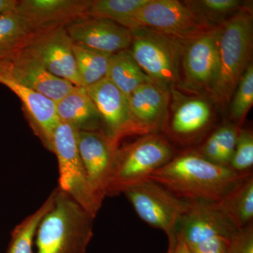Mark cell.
I'll list each match as a JSON object with an SVG mask.
<instances>
[{
    "label": "cell",
    "mask_w": 253,
    "mask_h": 253,
    "mask_svg": "<svg viewBox=\"0 0 253 253\" xmlns=\"http://www.w3.org/2000/svg\"><path fill=\"white\" fill-rule=\"evenodd\" d=\"M78 150L88 179L104 201L119 143L104 131H77Z\"/></svg>",
    "instance_id": "cell-15"
},
{
    "label": "cell",
    "mask_w": 253,
    "mask_h": 253,
    "mask_svg": "<svg viewBox=\"0 0 253 253\" xmlns=\"http://www.w3.org/2000/svg\"><path fill=\"white\" fill-rule=\"evenodd\" d=\"M66 30L75 44L110 54L129 49L132 41L130 30L107 18L86 16Z\"/></svg>",
    "instance_id": "cell-16"
},
{
    "label": "cell",
    "mask_w": 253,
    "mask_h": 253,
    "mask_svg": "<svg viewBox=\"0 0 253 253\" xmlns=\"http://www.w3.org/2000/svg\"><path fill=\"white\" fill-rule=\"evenodd\" d=\"M218 204L238 229L253 223V173L241 176Z\"/></svg>",
    "instance_id": "cell-20"
},
{
    "label": "cell",
    "mask_w": 253,
    "mask_h": 253,
    "mask_svg": "<svg viewBox=\"0 0 253 253\" xmlns=\"http://www.w3.org/2000/svg\"><path fill=\"white\" fill-rule=\"evenodd\" d=\"M242 176L198 152H188L174 156L149 179L184 201L218 203Z\"/></svg>",
    "instance_id": "cell-1"
},
{
    "label": "cell",
    "mask_w": 253,
    "mask_h": 253,
    "mask_svg": "<svg viewBox=\"0 0 253 253\" xmlns=\"http://www.w3.org/2000/svg\"><path fill=\"white\" fill-rule=\"evenodd\" d=\"M228 253H253V224L236 231L231 238Z\"/></svg>",
    "instance_id": "cell-31"
},
{
    "label": "cell",
    "mask_w": 253,
    "mask_h": 253,
    "mask_svg": "<svg viewBox=\"0 0 253 253\" xmlns=\"http://www.w3.org/2000/svg\"><path fill=\"white\" fill-rule=\"evenodd\" d=\"M212 111L208 101L200 97L188 98L174 111L170 130L183 139L201 132L209 124Z\"/></svg>",
    "instance_id": "cell-21"
},
{
    "label": "cell",
    "mask_w": 253,
    "mask_h": 253,
    "mask_svg": "<svg viewBox=\"0 0 253 253\" xmlns=\"http://www.w3.org/2000/svg\"><path fill=\"white\" fill-rule=\"evenodd\" d=\"M149 0H91L89 16L107 18L129 30L136 11Z\"/></svg>",
    "instance_id": "cell-26"
},
{
    "label": "cell",
    "mask_w": 253,
    "mask_h": 253,
    "mask_svg": "<svg viewBox=\"0 0 253 253\" xmlns=\"http://www.w3.org/2000/svg\"><path fill=\"white\" fill-rule=\"evenodd\" d=\"M91 0H21L14 11L32 34L89 16Z\"/></svg>",
    "instance_id": "cell-14"
},
{
    "label": "cell",
    "mask_w": 253,
    "mask_h": 253,
    "mask_svg": "<svg viewBox=\"0 0 253 253\" xmlns=\"http://www.w3.org/2000/svg\"><path fill=\"white\" fill-rule=\"evenodd\" d=\"M77 129L60 122L53 136V151L57 158L59 188L96 217L103 201L91 187L78 146Z\"/></svg>",
    "instance_id": "cell-8"
},
{
    "label": "cell",
    "mask_w": 253,
    "mask_h": 253,
    "mask_svg": "<svg viewBox=\"0 0 253 253\" xmlns=\"http://www.w3.org/2000/svg\"><path fill=\"white\" fill-rule=\"evenodd\" d=\"M238 230L218 203L187 201L176 236L190 253H228Z\"/></svg>",
    "instance_id": "cell-5"
},
{
    "label": "cell",
    "mask_w": 253,
    "mask_h": 253,
    "mask_svg": "<svg viewBox=\"0 0 253 253\" xmlns=\"http://www.w3.org/2000/svg\"><path fill=\"white\" fill-rule=\"evenodd\" d=\"M191 2L213 26L224 23L245 4L240 0H199Z\"/></svg>",
    "instance_id": "cell-27"
},
{
    "label": "cell",
    "mask_w": 253,
    "mask_h": 253,
    "mask_svg": "<svg viewBox=\"0 0 253 253\" xmlns=\"http://www.w3.org/2000/svg\"><path fill=\"white\" fill-rule=\"evenodd\" d=\"M106 78L127 99L141 84L151 81L136 62L129 49L111 55Z\"/></svg>",
    "instance_id": "cell-22"
},
{
    "label": "cell",
    "mask_w": 253,
    "mask_h": 253,
    "mask_svg": "<svg viewBox=\"0 0 253 253\" xmlns=\"http://www.w3.org/2000/svg\"><path fill=\"white\" fill-rule=\"evenodd\" d=\"M245 4L220 25L219 72L209 95L221 106L230 102L240 80L252 63L253 9Z\"/></svg>",
    "instance_id": "cell-2"
},
{
    "label": "cell",
    "mask_w": 253,
    "mask_h": 253,
    "mask_svg": "<svg viewBox=\"0 0 253 253\" xmlns=\"http://www.w3.org/2000/svg\"><path fill=\"white\" fill-rule=\"evenodd\" d=\"M0 83L19 98L32 130L43 146L52 152L53 136L60 123L54 101L1 73Z\"/></svg>",
    "instance_id": "cell-17"
},
{
    "label": "cell",
    "mask_w": 253,
    "mask_h": 253,
    "mask_svg": "<svg viewBox=\"0 0 253 253\" xmlns=\"http://www.w3.org/2000/svg\"><path fill=\"white\" fill-rule=\"evenodd\" d=\"M72 40L66 28L34 33L23 49L57 78L84 87L78 75Z\"/></svg>",
    "instance_id": "cell-11"
},
{
    "label": "cell",
    "mask_w": 253,
    "mask_h": 253,
    "mask_svg": "<svg viewBox=\"0 0 253 253\" xmlns=\"http://www.w3.org/2000/svg\"><path fill=\"white\" fill-rule=\"evenodd\" d=\"M57 194L56 188L38 210L14 228L6 253H33L38 227L46 213L54 206Z\"/></svg>",
    "instance_id": "cell-23"
},
{
    "label": "cell",
    "mask_w": 253,
    "mask_h": 253,
    "mask_svg": "<svg viewBox=\"0 0 253 253\" xmlns=\"http://www.w3.org/2000/svg\"><path fill=\"white\" fill-rule=\"evenodd\" d=\"M141 27L186 42L217 26L208 22L191 1L149 0L134 15L129 30Z\"/></svg>",
    "instance_id": "cell-7"
},
{
    "label": "cell",
    "mask_w": 253,
    "mask_h": 253,
    "mask_svg": "<svg viewBox=\"0 0 253 253\" xmlns=\"http://www.w3.org/2000/svg\"><path fill=\"white\" fill-rule=\"evenodd\" d=\"M221 26L210 30L191 41L183 42L181 81L188 90L209 94L219 72V41Z\"/></svg>",
    "instance_id": "cell-10"
},
{
    "label": "cell",
    "mask_w": 253,
    "mask_h": 253,
    "mask_svg": "<svg viewBox=\"0 0 253 253\" xmlns=\"http://www.w3.org/2000/svg\"><path fill=\"white\" fill-rule=\"evenodd\" d=\"M17 0H0V14L13 11L16 9Z\"/></svg>",
    "instance_id": "cell-33"
},
{
    "label": "cell",
    "mask_w": 253,
    "mask_h": 253,
    "mask_svg": "<svg viewBox=\"0 0 253 253\" xmlns=\"http://www.w3.org/2000/svg\"><path fill=\"white\" fill-rule=\"evenodd\" d=\"M174 156L172 145L157 133L146 134L122 149L118 148L106 196H118L147 180Z\"/></svg>",
    "instance_id": "cell-4"
},
{
    "label": "cell",
    "mask_w": 253,
    "mask_h": 253,
    "mask_svg": "<svg viewBox=\"0 0 253 253\" xmlns=\"http://www.w3.org/2000/svg\"><path fill=\"white\" fill-rule=\"evenodd\" d=\"M0 73L44 95L54 103L76 87L72 83L51 74L24 49L0 59Z\"/></svg>",
    "instance_id": "cell-13"
},
{
    "label": "cell",
    "mask_w": 253,
    "mask_h": 253,
    "mask_svg": "<svg viewBox=\"0 0 253 253\" xmlns=\"http://www.w3.org/2000/svg\"><path fill=\"white\" fill-rule=\"evenodd\" d=\"M131 31V54L151 81L169 92L181 84L183 42L147 28H136Z\"/></svg>",
    "instance_id": "cell-6"
},
{
    "label": "cell",
    "mask_w": 253,
    "mask_h": 253,
    "mask_svg": "<svg viewBox=\"0 0 253 253\" xmlns=\"http://www.w3.org/2000/svg\"><path fill=\"white\" fill-rule=\"evenodd\" d=\"M167 253H190L182 240L176 236V241L172 244H169Z\"/></svg>",
    "instance_id": "cell-32"
},
{
    "label": "cell",
    "mask_w": 253,
    "mask_h": 253,
    "mask_svg": "<svg viewBox=\"0 0 253 253\" xmlns=\"http://www.w3.org/2000/svg\"><path fill=\"white\" fill-rule=\"evenodd\" d=\"M78 75L83 86L86 87L106 78L112 54L73 44Z\"/></svg>",
    "instance_id": "cell-24"
},
{
    "label": "cell",
    "mask_w": 253,
    "mask_h": 253,
    "mask_svg": "<svg viewBox=\"0 0 253 253\" xmlns=\"http://www.w3.org/2000/svg\"><path fill=\"white\" fill-rule=\"evenodd\" d=\"M231 101V118L236 123L242 122L253 104V63L240 80Z\"/></svg>",
    "instance_id": "cell-28"
},
{
    "label": "cell",
    "mask_w": 253,
    "mask_h": 253,
    "mask_svg": "<svg viewBox=\"0 0 253 253\" xmlns=\"http://www.w3.org/2000/svg\"><path fill=\"white\" fill-rule=\"evenodd\" d=\"M57 189L54 206L37 231L36 253H86L92 239L94 217Z\"/></svg>",
    "instance_id": "cell-3"
},
{
    "label": "cell",
    "mask_w": 253,
    "mask_h": 253,
    "mask_svg": "<svg viewBox=\"0 0 253 253\" xmlns=\"http://www.w3.org/2000/svg\"><path fill=\"white\" fill-rule=\"evenodd\" d=\"M84 88L110 137L120 143L126 136L147 134L133 117L127 98L107 78Z\"/></svg>",
    "instance_id": "cell-12"
},
{
    "label": "cell",
    "mask_w": 253,
    "mask_h": 253,
    "mask_svg": "<svg viewBox=\"0 0 253 253\" xmlns=\"http://www.w3.org/2000/svg\"><path fill=\"white\" fill-rule=\"evenodd\" d=\"M169 91L150 81L141 84L128 99L131 114L146 134L157 133L167 116Z\"/></svg>",
    "instance_id": "cell-18"
},
{
    "label": "cell",
    "mask_w": 253,
    "mask_h": 253,
    "mask_svg": "<svg viewBox=\"0 0 253 253\" xmlns=\"http://www.w3.org/2000/svg\"><path fill=\"white\" fill-rule=\"evenodd\" d=\"M253 166V134L249 129L239 130L234 154L231 158L230 168L239 175L251 173Z\"/></svg>",
    "instance_id": "cell-29"
},
{
    "label": "cell",
    "mask_w": 253,
    "mask_h": 253,
    "mask_svg": "<svg viewBox=\"0 0 253 253\" xmlns=\"http://www.w3.org/2000/svg\"><path fill=\"white\" fill-rule=\"evenodd\" d=\"M14 10L0 14V59L23 49L33 35Z\"/></svg>",
    "instance_id": "cell-25"
},
{
    "label": "cell",
    "mask_w": 253,
    "mask_h": 253,
    "mask_svg": "<svg viewBox=\"0 0 253 253\" xmlns=\"http://www.w3.org/2000/svg\"><path fill=\"white\" fill-rule=\"evenodd\" d=\"M123 194L140 219L162 230L167 235L169 244L174 243L187 201L150 179L128 188Z\"/></svg>",
    "instance_id": "cell-9"
},
{
    "label": "cell",
    "mask_w": 253,
    "mask_h": 253,
    "mask_svg": "<svg viewBox=\"0 0 253 253\" xmlns=\"http://www.w3.org/2000/svg\"><path fill=\"white\" fill-rule=\"evenodd\" d=\"M60 122L71 125L77 130L99 131L101 120L85 88L76 86L55 102Z\"/></svg>",
    "instance_id": "cell-19"
},
{
    "label": "cell",
    "mask_w": 253,
    "mask_h": 253,
    "mask_svg": "<svg viewBox=\"0 0 253 253\" xmlns=\"http://www.w3.org/2000/svg\"><path fill=\"white\" fill-rule=\"evenodd\" d=\"M239 129L232 124H227L217 129L219 139L217 164L229 167L235 150Z\"/></svg>",
    "instance_id": "cell-30"
}]
</instances>
